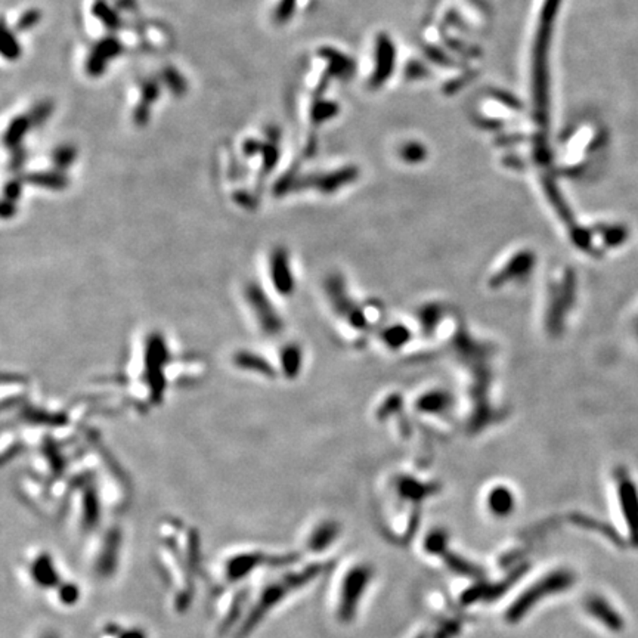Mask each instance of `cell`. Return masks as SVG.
Masks as SVG:
<instances>
[{
    "instance_id": "15",
    "label": "cell",
    "mask_w": 638,
    "mask_h": 638,
    "mask_svg": "<svg viewBox=\"0 0 638 638\" xmlns=\"http://www.w3.org/2000/svg\"><path fill=\"white\" fill-rule=\"evenodd\" d=\"M37 638H61V635L55 630H45L37 635Z\"/></svg>"
},
{
    "instance_id": "4",
    "label": "cell",
    "mask_w": 638,
    "mask_h": 638,
    "mask_svg": "<svg viewBox=\"0 0 638 638\" xmlns=\"http://www.w3.org/2000/svg\"><path fill=\"white\" fill-rule=\"evenodd\" d=\"M296 559L294 555H270L265 551H242L234 554L233 557H229L225 563V576L229 582H240L244 581L251 574H254L257 569L265 564H290Z\"/></svg>"
},
{
    "instance_id": "10",
    "label": "cell",
    "mask_w": 638,
    "mask_h": 638,
    "mask_svg": "<svg viewBox=\"0 0 638 638\" xmlns=\"http://www.w3.org/2000/svg\"><path fill=\"white\" fill-rule=\"evenodd\" d=\"M515 507V501L513 494L507 487H494L487 495V510H490L497 518H507Z\"/></svg>"
},
{
    "instance_id": "1",
    "label": "cell",
    "mask_w": 638,
    "mask_h": 638,
    "mask_svg": "<svg viewBox=\"0 0 638 638\" xmlns=\"http://www.w3.org/2000/svg\"><path fill=\"white\" fill-rule=\"evenodd\" d=\"M324 570V563H312L303 569L290 570L279 578L268 582L254 599L250 609H247V613L238 627L235 638L250 637L259 628V625H262V622L282 604V602L287 600L298 590L307 587L309 583L321 576Z\"/></svg>"
},
{
    "instance_id": "6",
    "label": "cell",
    "mask_w": 638,
    "mask_h": 638,
    "mask_svg": "<svg viewBox=\"0 0 638 638\" xmlns=\"http://www.w3.org/2000/svg\"><path fill=\"white\" fill-rule=\"evenodd\" d=\"M29 575L39 590H57L64 581L55 559L48 551H40L32 559Z\"/></svg>"
},
{
    "instance_id": "2",
    "label": "cell",
    "mask_w": 638,
    "mask_h": 638,
    "mask_svg": "<svg viewBox=\"0 0 638 638\" xmlns=\"http://www.w3.org/2000/svg\"><path fill=\"white\" fill-rule=\"evenodd\" d=\"M576 581L575 574L569 569H557L539 578L532 585H529L507 609L506 620L510 623H518L527 616L539 602L548 599L551 595H557L567 591Z\"/></svg>"
},
{
    "instance_id": "13",
    "label": "cell",
    "mask_w": 638,
    "mask_h": 638,
    "mask_svg": "<svg viewBox=\"0 0 638 638\" xmlns=\"http://www.w3.org/2000/svg\"><path fill=\"white\" fill-rule=\"evenodd\" d=\"M104 634L108 638H149L148 632L141 627L123 628L120 623H106Z\"/></svg>"
},
{
    "instance_id": "11",
    "label": "cell",
    "mask_w": 638,
    "mask_h": 638,
    "mask_svg": "<svg viewBox=\"0 0 638 638\" xmlns=\"http://www.w3.org/2000/svg\"><path fill=\"white\" fill-rule=\"evenodd\" d=\"M101 523V504L98 495L95 491H88L83 498V508H81V525L88 531L97 529Z\"/></svg>"
},
{
    "instance_id": "3",
    "label": "cell",
    "mask_w": 638,
    "mask_h": 638,
    "mask_svg": "<svg viewBox=\"0 0 638 638\" xmlns=\"http://www.w3.org/2000/svg\"><path fill=\"white\" fill-rule=\"evenodd\" d=\"M374 578V569L368 563H356L350 566L343 575L337 594L335 615L342 623H349L356 618L358 609Z\"/></svg>"
},
{
    "instance_id": "14",
    "label": "cell",
    "mask_w": 638,
    "mask_h": 638,
    "mask_svg": "<svg viewBox=\"0 0 638 638\" xmlns=\"http://www.w3.org/2000/svg\"><path fill=\"white\" fill-rule=\"evenodd\" d=\"M445 542H446V534H443L442 531L431 532V534L427 536L426 548H427L430 553H443V550H445Z\"/></svg>"
},
{
    "instance_id": "5",
    "label": "cell",
    "mask_w": 638,
    "mask_h": 638,
    "mask_svg": "<svg viewBox=\"0 0 638 638\" xmlns=\"http://www.w3.org/2000/svg\"><path fill=\"white\" fill-rule=\"evenodd\" d=\"M121 546H123V534L120 527H111L102 539L101 548L95 559L93 569L99 578H111L120 564Z\"/></svg>"
},
{
    "instance_id": "12",
    "label": "cell",
    "mask_w": 638,
    "mask_h": 638,
    "mask_svg": "<svg viewBox=\"0 0 638 638\" xmlns=\"http://www.w3.org/2000/svg\"><path fill=\"white\" fill-rule=\"evenodd\" d=\"M55 592L58 602L65 607L76 606L81 599V590L74 581H62Z\"/></svg>"
},
{
    "instance_id": "7",
    "label": "cell",
    "mask_w": 638,
    "mask_h": 638,
    "mask_svg": "<svg viewBox=\"0 0 638 638\" xmlns=\"http://www.w3.org/2000/svg\"><path fill=\"white\" fill-rule=\"evenodd\" d=\"M618 485L620 510L623 513V518L628 522L631 539L635 546H638V491L635 483L625 473H622L619 476Z\"/></svg>"
},
{
    "instance_id": "9",
    "label": "cell",
    "mask_w": 638,
    "mask_h": 638,
    "mask_svg": "<svg viewBox=\"0 0 638 638\" xmlns=\"http://www.w3.org/2000/svg\"><path fill=\"white\" fill-rule=\"evenodd\" d=\"M585 609L590 613V616L602 622L603 625L606 628H609L610 631L618 632L623 628V619L619 616L616 610L609 604V602L606 599H603V597H600V595L588 597V599L585 600Z\"/></svg>"
},
{
    "instance_id": "16",
    "label": "cell",
    "mask_w": 638,
    "mask_h": 638,
    "mask_svg": "<svg viewBox=\"0 0 638 638\" xmlns=\"http://www.w3.org/2000/svg\"><path fill=\"white\" fill-rule=\"evenodd\" d=\"M637 334H638V324H637Z\"/></svg>"
},
{
    "instance_id": "8",
    "label": "cell",
    "mask_w": 638,
    "mask_h": 638,
    "mask_svg": "<svg viewBox=\"0 0 638 638\" xmlns=\"http://www.w3.org/2000/svg\"><path fill=\"white\" fill-rule=\"evenodd\" d=\"M338 535H340V525L335 520H322L312 527L306 539V547L310 553H324L334 544Z\"/></svg>"
}]
</instances>
